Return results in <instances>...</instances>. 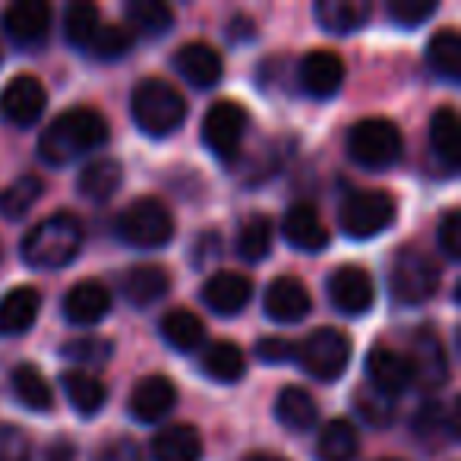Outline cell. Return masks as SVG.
<instances>
[{"label": "cell", "instance_id": "ab89813d", "mask_svg": "<svg viewBox=\"0 0 461 461\" xmlns=\"http://www.w3.org/2000/svg\"><path fill=\"white\" fill-rule=\"evenodd\" d=\"M354 408L360 411V417L370 427H389L392 417H395V402L376 389H360L357 398H354Z\"/></svg>", "mask_w": 461, "mask_h": 461}, {"label": "cell", "instance_id": "ffe728a7", "mask_svg": "<svg viewBox=\"0 0 461 461\" xmlns=\"http://www.w3.org/2000/svg\"><path fill=\"white\" fill-rule=\"evenodd\" d=\"M111 313V294L102 282H79L67 291L64 297V316L73 326H98Z\"/></svg>", "mask_w": 461, "mask_h": 461}, {"label": "cell", "instance_id": "52a82bcc", "mask_svg": "<svg viewBox=\"0 0 461 461\" xmlns=\"http://www.w3.org/2000/svg\"><path fill=\"white\" fill-rule=\"evenodd\" d=\"M395 196L383 190H360L341 203L339 209V224L348 238L354 240H366L376 238L395 221Z\"/></svg>", "mask_w": 461, "mask_h": 461}, {"label": "cell", "instance_id": "6da1fadb", "mask_svg": "<svg viewBox=\"0 0 461 461\" xmlns=\"http://www.w3.org/2000/svg\"><path fill=\"white\" fill-rule=\"evenodd\" d=\"M108 142V121L95 108H70L58 114L39 136V155L48 165H67Z\"/></svg>", "mask_w": 461, "mask_h": 461}, {"label": "cell", "instance_id": "d6a6232c", "mask_svg": "<svg viewBox=\"0 0 461 461\" xmlns=\"http://www.w3.org/2000/svg\"><path fill=\"white\" fill-rule=\"evenodd\" d=\"M123 14H127L130 32H140L146 39L165 35L174 26V10L167 7L165 0H130Z\"/></svg>", "mask_w": 461, "mask_h": 461}, {"label": "cell", "instance_id": "8d00e7d4", "mask_svg": "<svg viewBox=\"0 0 461 461\" xmlns=\"http://www.w3.org/2000/svg\"><path fill=\"white\" fill-rule=\"evenodd\" d=\"M41 193H45L41 177L23 174V177H16L7 190L0 193V212H4L7 218H23L26 212H32V205L41 199Z\"/></svg>", "mask_w": 461, "mask_h": 461}, {"label": "cell", "instance_id": "60d3db41", "mask_svg": "<svg viewBox=\"0 0 461 461\" xmlns=\"http://www.w3.org/2000/svg\"><path fill=\"white\" fill-rule=\"evenodd\" d=\"M64 354L70 360H79L83 366H102L111 357V341L95 339V335H83V339H70L64 345Z\"/></svg>", "mask_w": 461, "mask_h": 461}, {"label": "cell", "instance_id": "f35d334b", "mask_svg": "<svg viewBox=\"0 0 461 461\" xmlns=\"http://www.w3.org/2000/svg\"><path fill=\"white\" fill-rule=\"evenodd\" d=\"M130 45H133V32L121 23H108V26H98V32L92 35L89 51L98 60H121L130 51Z\"/></svg>", "mask_w": 461, "mask_h": 461}, {"label": "cell", "instance_id": "9a60e30c", "mask_svg": "<svg viewBox=\"0 0 461 461\" xmlns=\"http://www.w3.org/2000/svg\"><path fill=\"white\" fill-rule=\"evenodd\" d=\"M266 313L269 320L282 322V326H294V322L307 320V313L313 310V297L303 288L301 278L294 276H278L276 282L266 288Z\"/></svg>", "mask_w": 461, "mask_h": 461}, {"label": "cell", "instance_id": "74e56055", "mask_svg": "<svg viewBox=\"0 0 461 461\" xmlns=\"http://www.w3.org/2000/svg\"><path fill=\"white\" fill-rule=\"evenodd\" d=\"M102 26V16H98V7L95 4H86V0H77L70 4L64 14V35L70 45L77 48H89L92 35L98 32Z\"/></svg>", "mask_w": 461, "mask_h": 461}, {"label": "cell", "instance_id": "ba28073f", "mask_svg": "<svg viewBox=\"0 0 461 461\" xmlns=\"http://www.w3.org/2000/svg\"><path fill=\"white\" fill-rule=\"evenodd\" d=\"M297 360H301L303 373H310L320 383H335L351 364V339L341 329L322 326L297 348Z\"/></svg>", "mask_w": 461, "mask_h": 461}, {"label": "cell", "instance_id": "c3c4849f", "mask_svg": "<svg viewBox=\"0 0 461 461\" xmlns=\"http://www.w3.org/2000/svg\"><path fill=\"white\" fill-rule=\"evenodd\" d=\"M244 461H285L282 455H272V452H250Z\"/></svg>", "mask_w": 461, "mask_h": 461}, {"label": "cell", "instance_id": "44dd1931", "mask_svg": "<svg viewBox=\"0 0 461 461\" xmlns=\"http://www.w3.org/2000/svg\"><path fill=\"white\" fill-rule=\"evenodd\" d=\"M285 240L297 250L316 253L329 244V228L313 203H294L285 215Z\"/></svg>", "mask_w": 461, "mask_h": 461}, {"label": "cell", "instance_id": "f6af8a7d", "mask_svg": "<svg viewBox=\"0 0 461 461\" xmlns=\"http://www.w3.org/2000/svg\"><path fill=\"white\" fill-rule=\"evenodd\" d=\"M257 354L266 364H285V360L297 357V345H291V341H285V339H263L257 345Z\"/></svg>", "mask_w": 461, "mask_h": 461}, {"label": "cell", "instance_id": "e0dca14e", "mask_svg": "<svg viewBox=\"0 0 461 461\" xmlns=\"http://www.w3.org/2000/svg\"><path fill=\"white\" fill-rule=\"evenodd\" d=\"M177 404V389L167 376H146L130 392V414L140 423H158Z\"/></svg>", "mask_w": 461, "mask_h": 461}, {"label": "cell", "instance_id": "277c9868", "mask_svg": "<svg viewBox=\"0 0 461 461\" xmlns=\"http://www.w3.org/2000/svg\"><path fill=\"white\" fill-rule=\"evenodd\" d=\"M117 234L136 250H158L174 238V215L161 199L140 196L121 212Z\"/></svg>", "mask_w": 461, "mask_h": 461}, {"label": "cell", "instance_id": "1f68e13d", "mask_svg": "<svg viewBox=\"0 0 461 461\" xmlns=\"http://www.w3.org/2000/svg\"><path fill=\"white\" fill-rule=\"evenodd\" d=\"M10 389H14L16 402L29 411H48L54 404V392L48 385V379L41 376L39 366L32 364H20L10 373Z\"/></svg>", "mask_w": 461, "mask_h": 461}, {"label": "cell", "instance_id": "4dcf8cb0", "mask_svg": "<svg viewBox=\"0 0 461 461\" xmlns=\"http://www.w3.org/2000/svg\"><path fill=\"white\" fill-rule=\"evenodd\" d=\"M205 376H212L215 383H238L247 370L244 351H240L234 341H212L209 348L199 357Z\"/></svg>", "mask_w": 461, "mask_h": 461}, {"label": "cell", "instance_id": "5b68a950", "mask_svg": "<svg viewBox=\"0 0 461 461\" xmlns=\"http://www.w3.org/2000/svg\"><path fill=\"white\" fill-rule=\"evenodd\" d=\"M348 152L357 161L360 167H370V171H385L392 167L404 152L402 130L395 127L385 117H366L357 121L348 133Z\"/></svg>", "mask_w": 461, "mask_h": 461}, {"label": "cell", "instance_id": "7bdbcfd3", "mask_svg": "<svg viewBox=\"0 0 461 461\" xmlns=\"http://www.w3.org/2000/svg\"><path fill=\"white\" fill-rule=\"evenodd\" d=\"M436 0H389V16L398 26H420L436 14Z\"/></svg>", "mask_w": 461, "mask_h": 461}, {"label": "cell", "instance_id": "2e32d148", "mask_svg": "<svg viewBox=\"0 0 461 461\" xmlns=\"http://www.w3.org/2000/svg\"><path fill=\"white\" fill-rule=\"evenodd\" d=\"M301 89L313 98H332L345 83V60L329 48H313L301 60Z\"/></svg>", "mask_w": 461, "mask_h": 461}, {"label": "cell", "instance_id": "e575fe53", "mask_svg": "<svg viewBox=\"0 0 461 461\" xmlns=\"http://www.w3.org/2000/svg\"><path fill=\"white\" fill-rule=\"evenodd\" d=\"M161 335L174 351H196L205 339V326L196 313L190 310H167L165 320H161Z\"/></svg>", "mask_w": 461, "mask_h": 461}, {"label": "cell", "instance_id": "d4e9b609", "mask_svg": "<svg viewBox=\"0 0 461 461\" xmlns=\"http://www.w3.org/2000/svg\"><path fill=\"white\" fill-rule=\"evenodd\" d=\"M123 297H127L133 307H152L171 288V276L161 266H133V269L123 276Z\"/></svg>", "mask_w": 461, "mask_h": 461}, {"label": "cell", "instance_id": "83f0119b", "mask_svg": "<svg viewBox=\"0 0 461 461\" xmlns=\"http://www.w3.org/2000/svg\"><path fill=\"white\" fill-rule=\"evenodd\" d=\"M276 417L291 433H307L316 423L313 395H310L307 389H301V385H288V389H282L276 398Z\"/></svg>", "mask_w": 461, "mask_h": 461}, {"label": "cell", "instance_id": "cb8c5ba5", "mask_svg": "<svg viewBox=\"0 0 461 461\" xmlns=\"http://www.w3.org/2000/svg\"><path fill=\"white\" fill-rule=\"evenodd\" d=\"M155 461H203V436L190 423H174L155 433L152 439Z\"/></svg>", "mask_w": 461, "mask_h": 461}, {"label": "cell", "instance_id": "30bf717a", "mask_svg": "<svg viewBox=\"0 0 461 461\" xmlns=\"http://www.w3.org/2000/svg\"><path fill=\"white\" fill-rule=\"evenodd\" d=\"M48 104V92L32 73H16L0 92V117L14 127H32Z\"/></svg>", "mask_w": 461, "mask_h": 461}, {"label": "cell", "instance_id": "9c48e42d", "mask_svg": "<svg viewBox=\"0 0 461 461\" xmlns=\"http://www.w3.org/2000/svg\"><path fill=\"white\" fill-rule=\"evenodd\" d=\"M247 127H250V117L240 108L238 102L221 98L215 102L203 117V142L209 146V152H215L221 161H234L244 146Z\"/></svg>", "mask_w": 461, "mask_h": 461}, {"label": "cell", "instance_id": "681fc988", "mask_svg": "<svg viewBox=\"0 0 461 461\" xmlns=\"http://www.w3.org/2000/svg\"><path fill=\"white\" fill-rule=\"evenodd\" d=\"M385 461H398V458H385Z\"/></svg>", "mask_w": 461, "mask_h": 461}, {"label": "cell", "instance_id": "d590c367", "mask_svg": "<svg viewBox=\"0 0 461 461\" xmlns=\"http://www.w3.org/2000/svg\"><path fill=\"white\" fill-rule=\"evenodd\" d=\"M272 250V218L269 215H250L244 218L238 230V253L247 263H259Z\"/></svg>", "mask_w": 461, "mask_h": 461}, {"label": "cell", "instance_id": "f1b7e54d", "mask_svg": "<svg viewBox=\"0 0 461 461\" xmlns=\"http://www.w3.org/2000/svg\"><path fill=\"white\" fill-rule=\"evenodd\" d=\"M360 448V436L351 420H329L316 436V458L320 461H354Z\"/></svg>", "mask_w": 461, "mask_h": 461}, {"label": "cell", "instance_id": "4fadbf2b", "mask_svg": "<svg viewBox=\"0 0 461 461\" xmlns=\"http://www.w3.org/2000/svg\"><path fill=\"white\" fill-rule=\"evenodd\" d=\"M329 297L332 303L348 316H360L373 307L376 301V288H373V278L360 266H341L329 276Z\"/></svg>", "mask_w": 461, "mask_h": 461}, {"label": "cell", "instance_id": "603a6c76", "mask_svg": "<svg viewBox=\"0 0 461 461\" xmlns=\"http://www.w3.org/2000/svg\"><path fill=\"white\" fill-rule=\"evenodd\" d=\"M41 310V294L29 285L7 291L0 297V335H23L35 326Z\"/></svg>", "mask_w": 461, "mask_h": 461}, {"label": "cell", "instance_id": "d6986e66", "mask_svg": "<svg viewBox=\"0 0 461 461\" xmlns=\"http://www.w3.org/2000/svg\"><path fill=\"white\" fill-rule=\"evenodd\" d=\"M253 285L240 272H215L209 282L203 285V301L218 316H234L250 303Z\"/></svg>", "mask_w": 461, "mask_h": 461}, {"label": "cell", "instance_id": "7c38bea8", "mask_svg": "<svg viewBox=\"0 0 461 461\" xmlns=\"http://www.w3.org/2000/svg\"><path fill=\"white\" fill-rule=\"evenodd\" d=\"M411 373H414V383L420 389H439L448 379V357L442 339L429 326H423L420 332L411 339Z\"/></svg>", "mask_w": 461, "mask_h": 461}, {"label": "cell", "instance_id": "484cf974", "mask_svg": "<svg viewBox=\"0 0 461 461\" xmlns=\"http://www.w3.org/2000/svg\"><path fill=\"white\" fill-rule=\"evenodd\" d=\"M123 184V167L117 158H95L79 171L77 190L92 203H108Z\"/></svg>", "mask_w": 461, "mask_h": 461}, {"label": "cell", "instance_id": "8fae6325", "mask_svg": "<svg viewBox=\"0 0 461 461\" xmlns=\"http://www.w3.org/2000/svg\"><path fill=\"white\" fill-rule=\"evenodd\" d=\"M0 29L20 48L41 45L51 32V7L45 0H16L0 16Z\"/></svg>", "mask_w": 461, "mask_h": 461}, {"label": "cell", "instance_id": "8992f818", "mask_svg": "<svg viewBox=\"0 0 461 461\" xmlns=\"http://www.w3.org/2000/svg\"><path fill=\"white\" fill-rule=\"evenodd\" d=\"M389 291L404 307L427 303L429 297L439 291V266H436L427 253L414 250V247H404V250H398L395 259H392Z\"/></svg>", "mask_w": 461, "mask_h": 461}, {"label": "cell", "instance_id": "ac0fdd59", "mask_svg": "<svg viewBox=\"0 0 461 461\" xmlns=\"http://www.w3.org/2000/svg\"><path fill=\"white\" fill-rule=\"evenodd\" d=\"M174 70H177L186 83L196 86V89H209V86H215L218 79H221L224 60H221V54L212 45H205V41H186V45L177 48V54H174Z\"/></svg>", "mask_w": 461, "mask_h": 461}, {"label": "cell", "instance_id": "3957f363", "mask_svg": "<svg viewBox=\"0 0 461 461\" xmlns=\"http://www.w3.org/2000/svg\"><path fill=\"white\" fill-rule=\"evenodd\" d=\"M130 114L136 127L149 136H167L186 121V102L171 83L152 77L142 79L130 98Z\"/></svg>", "mask_w": 461, "mask_h": 461}, {"label": "cell", "instance_id": "4316f807", "mask_svg": "<svg viewBox=\"0 0 461 461\" xmlns=\"http://www.w3.org/2000/svg\"><path fill=\"white\" fill-rule=\"evenodd\" d=\"M429 146L433 155L442 161L448 174L458 171L461 165V133H458V114L452 108H439L429 121Z\"/></svg>", "mask_w": 461, "mask_h": 461}, {"label": "cell", "instance_id": "b9f144b4", "mask_svg": "<svg viewBox=\"0 0 461 461\" xmlns=\"http://www.w3.org/2000/svg\"><path fill=\"white\" fill-rule=\"evenodd\" d=\"M0 461H32V442L16 423H0Z\"/></svg>", "mask_w": 461, "mask_h": 461}, {"label": "cell", "instance_id": "ee69618b", "mask_svg": "<svg viewBox=\"0 0 461 461\" xmlns=\"http://www.w3.org/2000/svg\"><path fill=\"white\" fill-rule=\"evenodd\" d=\"M436 240H439V250L446 253V259H458L461 257V215L458 209H448L439 221V230H436Z\"/></svg>", "mask_w": 461, "mask_h": 461}, {"label": "cell", "instance_id": "f546056e", "mask_svg": "<svg viewBox=\"0 0 461 461\" xmlns=\"http://www.w3.org/2000/svg\"><path fill=\"white\" fill-rule=\"evenodd\" d=\"M60 385H64L70 404L83 417L98 414V411H102V404L108 402V389H104V383L98 376H92V373H86V370H67L64 376H60Z\"/></svg>", "mask_w": 461, "mask_h": 461}, {"label": "cell", "instance_id": "7402d4cb", "mask_svg": "<svg viewBox=\"0 0 461 461\" xmlns=\"http://www.w3.org/2000/svg\"><path fill=\"white\" fill-rule=\"evenodd\" d=\"M373 7L370 0H316L313 16L326 32L351 35L366 26Z\"/></svg>", "mask_w": 461, "mask_h": 461}, {"label": "cell", "instance_id": "7a4b0ae2", "mask_svg": "<svg viewBox=\"0 0 461 461\" xmlns=\"http://www.w3.org/2000/svg\"><path fill=\"white\" fill-rule=\"evenodd\" d=\"M83 247V224L70 212H58L35 224L23 240V259L32 269H60L73 263Z\"/></svg>", "mask_w": 461, "mask_h": 461}, {"label": "cell", "instance_id": "7dc6e473", "mask_svg": "<svg viewBox=\"0 0 461 461\" xmlns=\"http://www.w3.org/2000/svg\"><path fill=\"white\" fill-rule=\"evenodd\" d=\"M41 461H77V446H73L70 439H64V436H60V439L48 442Z\"/></svg>", "mask_w": 461, "mask_h": 461}, {"label": "cell", "instance_id": "836d02e7", "mask_svg": "<svg viewBox=\"0 0 461 461\" xmlns=\"http://www.w3.org/2000/svg\"><path fill=\"white\" fill-rule=\"evenodd\" d=\"M427 64L436 77L448 79V83H455V79L461 77V35L455 32V29H439V32L429 39Z\"/></svg>", "mask_w": 461, "mask_h": 461}, {"label": "cell", "instance_id": "bcb514c9", "mask_svg": "<svg viewBox=\"0 0 461 461\" xmlns=\"http://www.w3.org/2000/svg\"><path fill=\"white\" fill-rule=\"evenodd\" d=\"M95 461H142V452L133 439H111L108 446L98 448Z\"/></svg>", "mask_w": 461, "mask_h": 461}, {"label": "cell", "instance_id": "5bb4252c", "mask_svg": "<svg viewBox=\"0 0 461 461\" xmlns=\"http://www.w3.org/2000/svg\"><path fill=\"white\" fill-rule=\"evenodd\" d=\"M366 376H370V389L383 392V395L395 398L404 389L414 385V373H411L408 354L395 351V348L376 345L366 354Z\"/></svg>", "mask_w": 461, "mask_h": 461}]
</instances>
